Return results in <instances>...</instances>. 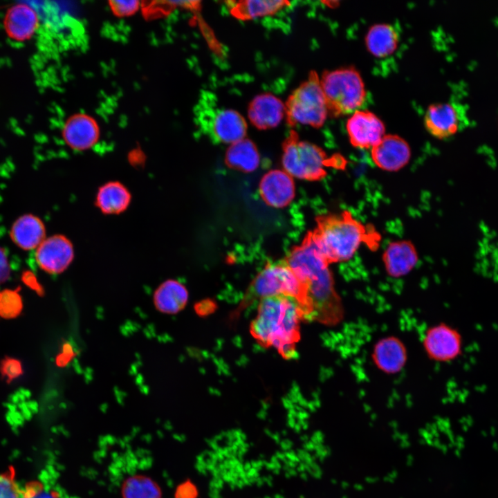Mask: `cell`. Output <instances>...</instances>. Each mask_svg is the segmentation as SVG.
Wrapping results in <instances>:
<instances>
[{
	"label": "cell",
	"mask_w": 498,
	"mask_h": 498,
	"mask_svg": "<svg viewBox=\"0 0 498 498\" xmlns=\"http://www.w3.org/2000/svg\"><path fill=\"white\" fill-rule=\"evenodd\" d=\"M284 259L303 286L309 320L331 321L337 311L338 295L329 264L318 251L310 232Z\"/></svg>",
	"instance_id": "1"
},
{
	"label": "cell",
	"mask_w": 498,
	"mask_h": 498,
	"mask_svg": "<svg viewBox=\"0 0 498 498\" xmlns=\"http://www.w3.org/2000/svg\"><path fill=\"white\" fill-rule=\"evenodd\" d=\"M304 320L305 313L295 298L268 297L259 301L250 331L261 346L273 347L284 358L292 359L297 354L299 324Z\"/></svg>",
	"instance_id": "2"
},
{
	"label": "cell",
	"mask_w": 498,
	"mask_h": 498,
	"mask_svg": "<svg viewBox=\"0 0 498 498\" xmlns=\"http://www.w3.org/2000/svg\"><path fill=\"white\" fill-rule=\"evenodd\" d=\"M311 235L318 251L331 264L351 259L363 243L376 245V233L347 210L315 218Z\"/></svg>",
	"instance_id": "3"
},
{
	"label": "cell",
	"mask_w": 498,
	"mask_h": 498,
	"mask_svg": "<svg viewBox=\"0 0 498 498\" xmlns=\"http://www.w3.org/2000/svg\"><path fill=\"white\" fill-rule=\"evenodd\" d=\"M277 295L295 298L301 304L309 320V311L302 285L285 259L268 262L249 285L236 310V316L255 301Z\"/></svg>",
	"instance_id": "4"
},
{
	"label": "cell",
	"mask_w": 498,
	"mask_h": 498,
	"mask_svg": "<svg viewBox=\"0 0 498 498\" xmlns=\"http://www.w3.org/2000/svg\"><path fill=\"white\" fill-rule=\"evenodd\" d=\"M328 115L353 113L363 104L367 92L359 72L352 66L325 71L320 79Z\"/></svg>",
	"instance_id": "5"
},
{
	"label": "cell",
	"mask_w": 498,
	"mask_h": 498,
	"mask_svg": "<svg viewBox=\"0 0 498 498\" xmlns=\"http://www.w3.org/2000/svg\"><path fill=\"white\" fill-rule=\"evenodd\" d=\"M338 158H328L318 146L301 141L295 133H291L283 144L282 165L286 173L297 178L316 181L326 174L325 167H338Z\"/></svg>",
	"instance_id": "6"
},
{
	"label": "cell",
	"mask_w": 498,
	"mask_h": 498,
	"mask_svg": "<svg viewBox=\"0 0 498 498\" xmlns=\"http://www.w3.org/2000/svg\"><path fill=\"white\" fill-rule=\"evenodd\" d=\"M288 122L320 127L328 116L320 77L311 72L308 78L289 96L285 104Z\"/></svg>",
	"instance_id": "7"
},
{
	"label": "cell",
	"mask_w": 498,
	"mask_h": 498,
	"mask_svg": "<svg viewBox=\"0 0 498 498\" xmlns=\"http://www.w3.org/2000/svg\"><path fill=\"white\" fill-rule=\"evenodd\" d=\"M423 346L430 359L447 363L456 360L463 353L464 342L458 329L441 322L427 329L423 338Z\"/></svg>",
	"instance_id": "8"
},
{
	"label": "cell",
	"mask_w": 498,
	"mask_h": 498,
	"mask_svg": "<svg viewBox=\"0 0 498 498\" xmlns=\"http://www.w3.org/2000/svg\"><path fill=\"white\" fill-rule=\"evenodd\" d=\"M73 257L74 248L71 241L59 234L46 237L34 251L37 266L50 275H58L65 271Z\"/></svg>",
	"instance_id": "9"
},
{
	"label": "cell",
	"mask_w": 498,
	"mask_h": 498,
	"mask_svg": "<svg viewBox=\"0 0 498 498\" xmlns=\"http://www.w3.org/2000/svg\"><path fill=\"white\" fill-rule=\"evenodd\" d=\"M468 122L465 111L450 102L431 104L424 117L427 131L439 139L454 135L461 128L465 127Z\"/></svg>",
	"instance_id": "10"
},
{
	"label": "cell",
	"mask_w": 498,
	"mask_h": 498,
	"mask_svg": "<svg viewBox=\"0 0 498 498\" xmlns=\"http://www.w3.org/2000/svg\"><path fill=\"white\" fill-rule=\"evenodd\" d=\"M346 129L350 143L356 148L369 149L385 135L382 120L367 110H357L347 120Z\"/></svg>",
	"instance_id": "11"
},
{
	"label": "cell",
	"mask_w": 498,
	"mask_h": 498,
	"mask_svg": "<svg viewBox=\"0 0 498 498\" xmlns=\"http://www.w3.org/2000/svg\"><path fill=\"white\" fill-rule=\"evenodd\" d=\"M40 25L38 12L26 2L10 6L3 18V28L8 37L16 42L30 40Z\"/></svg>",
	"instance_id": "12"
},
{
	"label": "cell",
	"mask_w": 498,
	"mask_h": 498,
	"mask_svg": "<svg viewBox=\"0 0 498 498\" xmlns=\"http://www.w3.org/2000/svg\"><path fill=\"white\" fill-rule=\"evenodd\" d=\"M374 164L387 172H397L409 163L411 149L407 142L396 134H385L380 141L371 148Z\"/></svg>",
	"instance_id": "13"
},
{
	"label": "cell",
	"mask_w": 498,
	"mask_h": 498,
	"mask_svg": "<svg viewBox=\"0 0 498 498\" xmlns=\"http://www.w3.org/2000/svg\"><path fill=\"white\" fill-rule=\"evenodd\" d=\"M44 221L37 215L26 213L12 223L9 237L13 244L23 251H35L46 237Z\"/></svg>",
	"instance_id": "14"
},
{
	"label": "cell",
	"mask_w": 498,
	"mask_h": 498,
	"mask_svg": "<svg viewBox=\"0 0 498 498\" xmlns=\"http://www.w3.org/2000/svg\"><path fill=\"white\" fill-rule=\"evenodd\" d=\"M259 193L267 205L278 208H284L294 198L293 180L291 176L284 171H269L260 181Z\"/></svg>",
	"instance_id": "15"
},
{
	"label": "cell",
	"mask_w": 498,
	"mask_h": 498,
	"mask_svg": "<svg viewBox=\"0 0 498 498\" xmlns=\"http://www.w3.org/2000/svg\"><path fill=\"white\" fill-rule=\"evenodd\" d=\"M382 259L387 275L399 278L407 275L415 268L418 261V254L412 241L399 240L388 244Z\"/></svg>",
	"instance_id": "16"
},
{
	"label": "cell",
	"mask_w": 498,
	"mask_h": 498,
	"mask_svg": "<svg viewBox=\"0 0 498 498\" xmlns=\"http://www.w3.org/2000/svg\"><path fill=\"white\" fill-rule=\"evenodd\" d=\"M371 358L376 367L387 374L400 372L406 365L407 351L404 343L394 336L384 337L374 345Z\"/></svg>",
	"instance_id": "17"
},
{
	"label": "cell",
	"mask_w": 498,
	"mask_h": 498,
	"mask_svg": "<svg viewBox=\"0 0 498 498\" xmlns=\"http://www.w3.org/2000/svg\"><path fill=\"white\" fill-rule=\"evenodd\" d=\"M97 122L91 116L77 114L69 118L62 129V137L71 149L84 151L91 148L99 138Z\"/></svg>",
	"instance_id": "18"
},
{
	"label": "cell",
	"mask_w": 498,
	"mask_h": 498,
	"mask_svg": "<svg viewBox=\"0 0 498 498\" xmlns=\"http://www.w3.org/2000/svg\"><path fill=\"white\" fill-rule=\"evenodd\" d=\"M285 114V104L270 93L257 95L249 105V120L260 129L277 127Z\"/></svg>",
	"instance_id": "19"
},
{
	"label": "cell",
	"mask_w": 498,
	"mask_h": 498,
	"mask_svg": "<svg viewBox=\"0 0 498 498\" xmlns=\"http://www.w3.org/2000/svg\"><path fill=\"white\" fill-rule=\"evenodd\" d=\"M246 131L245 119L234 110H219L212 118L211 131L216 142L233 144L245 138Z\"/></svg>",
	"instance_id": "20"
},
{
	"label": "cell",
	"mask_w": 498,
	"mask_h": 498,
	"mask_svg": "<svg viewBox=\"0 0 498 498\" xmlns=\"http://www.w3.org/2000/svg\"><path fill=\"white\" fill-rule=\"evenodd\" d=\"M131 200V193L124 185L110 181L99 187L95 205L104 214H119L127 209Z\"/></svg>",
	"instance_id": "21"
},
{
	"label": "cell",
	"mask_w": 498,
	"mask_h": 498,
	"mask_svg": "<svg viewBox=\"0 0 498 498\" xmlns=\"http://www.w3.org/2000/svg\"><path fill=\"white\" fill-rule=\"evenodd\" d=\"M188 299V292L183 284L174 279L163 282L155 290L154 303L159 311L176 314L183 310Z\"/></svg>",
	"instance_id": "22"
},
{
	"label": "cell",
	"mask_w": 498,
	"mask_h": 498,
	"mask_svg": "<svg viewBox=\"0 0 498 498\" xmlns=\"http://www.w3.org/2000/svg\"><path fill=\"white\" fill-rule=\"evenodd\" d=\"M398 34L394 28L387 24H377L369 29L365 36V44L369 52L379 58L393 54L397 49Z\"/></svg>",
	"instance_id": "23"
},
{
	"label": "cell",
	"mask_w": 498,
	"mask_h": 498,
	"mask_svg": "<svg viewBox=\"0 0 498 498\" xmlns=\"http://www.w3.org/2000/svg\"><path fill=\"white\" fill-rule=\"evenodd\" d=\"M259 160L255 145L246 138L231 144L225 158L228 167L243 172L255 171L259 166Z\"/></svg>",
	"instance_id": "24"
},
{
	"label": "cell",
	"mask_w": 498,
	"mask_h": 498,
	"mask_svg": "<svg viewBox=\"0 0 498 498\" xmlns=\"http://www.w3.org/2000/svg\"><path fill=\"white\" fill-rule=\"evenodd\" d=\"M233 16L243 20L257 19L273 15L289 3L286 1L247 0L231 2Z\"/></svg>",
	"instance_id": "25"
},
{
	"label": "cell",
	"mask_w": 498,
	"mask_h": 498,
	"mask_svg": "<svg viewBox=\"0 0 498 498\" xmlns=\"http://www.w3.org/2000/svg\"><path fill=\"white\" fill-rule=\"evenodd\" d=\"M121 494L122 498H162L158 483L142 474L127 477L122 484Z\"/></svg>",
	"instance_id": "26"
},
{
	"label": "cell",
	"mask_w": 498,
	"mask_h": 498,
	"mask_svg": "<svg viewBox=\"0 0 498 498\" xmlns=\"http://www.w3.org/2000/svg\"><path fill=\"white\" fill-rule=\"evenodd\" d=\"M24 485L12 470L0 472V498H24Z\"/></svg>",
	"instance_id": "27"
},
{
	"label": "cell",
	"mask_w": 498,
	"mask_h": 498,
	"mask_svg": "<svg viewBox=\"0 0 498 498\" xmlns=\"http://www.w3.org/2000/svg\"><path fill=\"white\" fill-rule=\"evenodd\" d=\"M22 308V300L18 290L5 289L0 291V315L11 318L19 315Z\"/></svg>",
	"instance_id": "28"
},
{
	"label": "cell",
	"mask_w": 498,
	"mask_h": 498,
	"mask_svg": "<svg viewBox=\"0 0 498 498\" xmlns=\"http://www.w3.org/2000/svg\"><path fill=\"white\" fill-rule=\"evenodd\" d=\"M112 11L119 17H128L139 8L138 1H111L109 2Z\"/></svg>",
	"instance_id": "29"
},
{
	"label": "cell",
	"mask_w": 498,
	"mask_h": 498,
	"mask_svg": "<svg viewBox=\"0 0 498 498\" xmlns=\"http://www.w3.org/2000/svg\"><path fill=\"white\" fill-rule=\"evenodd\" d=\"M0 371L8 381H10L21 374L22 368L18 360L6 358L1 363Z\"/></svg>",
	"instance_id": "30"
},
{
	"label": "cell",
	"mask_w": 498,
	"mask_h": 498,
	"mask_svg": "<svg viewBox=\"0 0 498 498\" xmlns=\"http://www.w3.org/2000/svg\"><path fill=\"white\" fill-rule=\"evenodd\" d=\"M11 273V264L6 250L0 246V285L6 282Z\"/></svg>",
	"instance_id": "31"
}]
</instances>
